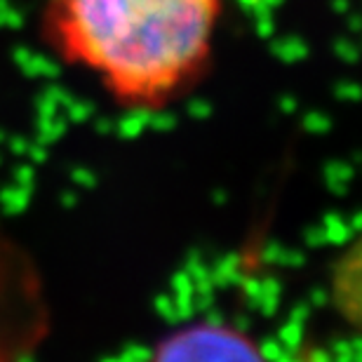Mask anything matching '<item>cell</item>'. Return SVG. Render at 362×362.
Instances as JSON below:
<instances>
[{"label":"cell","mask_w":362,"mask_h":362,"mask_svg":"<svg viewBox=\"0 0 362 362\" xmlns=\"http://www.w3.org/2000/svg\"><path fill=\"white\" fill-rule=\"evenodd\" d=\"M226 0H47L42 35L115 106L158 113L214 66Z\"/></svg>","instance_id":"cell-1"},{"label":"cell","mask_w":362,"mask_h":362,"mask_svg":"<svg viewBox=\"0 0 362 362\" xmlns=\"http://www.w3.org/2000/svg\"><path fill=\"white\" fill-rule=\"evenodd\" d=\"M151 362H269L255 339L223 322H198L165 337Z\"/></svg>","instance_id":"cell-2"},{"label":"cell","mask_w":362,"mask_h":362,"mask_svg":"<svg viewBox=\"0 0 362 362\" xmlns=\"http://www.w3.org/2000/svg\"><path fill=\"white\" fill-rule=\"evenodd\" d=\"M327 303L344 327L362 337V233L344 245L329 266Z\"/></svg>","instance_id":"cell-3"}]
</instances>
